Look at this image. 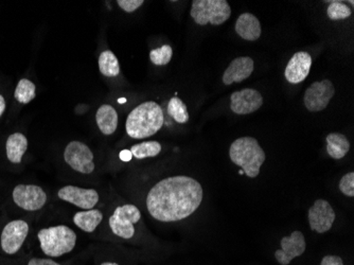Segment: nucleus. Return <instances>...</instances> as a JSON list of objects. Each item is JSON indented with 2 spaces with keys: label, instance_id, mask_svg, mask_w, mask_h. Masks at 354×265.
Wrapping results in <instances>:
<instances>
[{
  "label": "nucleus",
  "instance_id": "1",
  "mask_svg": "<svg viewBox=\"0 0 354 265\" xmlns=\"http://www.w3.org/2000/svg\"><path fill=\"white\" fill-rule=\"evenodd\" d=\"M204 191L196 179L186 175L167 177L149 191L147 208L159 222L189 218L202 204Z\"/></svg>",
  "mask_w": 354,
  "mask_h": 265
},
{
  "label": "nucleus",
  "instance_id": "2",
  "mask_svg": "<svg viewBox=\"0 0 354 265\" xmlns=\"http://www.w3.org/2000/svg\"><path fill=\"white\" fill-rule=\"evenodd\" d=\"M162 107L153 101L142 103L127 116L125 129L131 138L143 139L156 134L164 125Z\"/></svg>",
  "mask_w": 354,
  "mask_h": 265
},
{
  "label": "nucleus",
  "instance_id": "3",
  "mask_svg": "<svg viewBox=\"0 0 354 265\" xmlns=\"http://www.w3.org/2000/svg\"><path fill=\"white\" fill-rule=\"evenodd\" d=\"M230 157L250 179L259 175L260 168L266 158L263 149L252 137H242L234 140L230 147Z\"/></svg>",
  "mask_w": 354,
  "mask_h": 265
},
{
  "label": "nucleus",
  "instance_id": "4",
  "mask_svg": "<svg viewBox=\"0 0 354 265\" xmlns=\"http://www.w3.org/2000/svg\"><path fill=\"white\" fill-rule=\"evenodd\" d=\"M37 238L41 252L50 258H59L73 252L77 244V234L66 225L41 229Z\"/></svg>",
  "mask_w": 354,
  "mask_h": 265
},
{
  "label": "nucleus",
  "instance_id": "5",
  "mask_svg": "<svg viewBox=\"0 0 354 265\" xmlns=\"http://www.w3.org/2000/svg\"><path fill=\"white\" fill-rule=\"evenodd\" d=\"M190 15L198 25L220 26L230 19L232 9L226 0H194Z\"/></svg>",
  "mask_w": 354,
  "mask_h": 265
},
{
  "label": "nucleus",
  "instance_id": "6",
  "mask_svg": "<svg viewBox=\"0 0 354 265\" xmlns=\"http://www.w3.org/2000/svg\"><path fill=\"white\" fill-rule=\"evenodd\" d=\"M141 219V213L135 205H123L115 209L109 223L113 234L119 238L132 239L135 235V224Z\"/></svg>",
  "mask_w": 354,
  "mask_h": 265
},
{
  "label": "nucleus",
  "instance_id": "7",
  "mask_svg": "<svg viewBox=\"0 0 354 265\" xmlns=\"http://www.w3.org/2000/svg\"><path fill=\"white\" fill-rule=\"evenodd\" d=\"M64 159L73 170L82 174H91L95 170L93 153L81 141H71L68 143L64 151Z\"/></svg>",
  "mask_w": 354,
  "mask_h": 265
},
{
  "label": "nucleus",
  "instance_id": "8",
  "mask_svg": "<svg viewBox=\"0 0 354 265\" xmlns=\"http://www.w3.org/2000/svg\"><path fill=\"white\" fill-rule=\"evenodd\" d=\"M335 89L330 80L314 82L304 93V105L309 111H322L329 105L334 97Z\"/></svg>",
  "mask_w": 354,
  "mask_h": 265
},
{
  "label": "nucleus",
  "instance_id": "9",
  "mask_svg": "<svg viewBox=\"0 0 354 265\" xmlns=\"http://www.w3.org/2000/svg\"><path fill=\"white\" fill-rule=\"evenodd\" d=\"M29 234V225L26 221L15 220L3 227L0 236V245L8 255H15L21 250Z\"/></svg>",
  "mask_w": 354,
  "mask_h": 265
},
{
  "label": "nucleus",
  "instance_id": "10",
  "mask_svg": "<svg viewBox=\"0 0 354 265\" xmlns=\"http://www.w3.org/2000/svg\"><path fill=\"white\" fill-rule=\"evenodd\" d=\"M14 203L27 211H37L45 206L47 194L37 185H19L13 190Z\"/></svg>",
  "mask_w": 354,
  "mask_h": 265
},
{
  "label": "nucleus",
  "instance_id": "11",
  "mask_svg": "<svg viewBox=\"0 0 354 265\" xmlns=\"http://www.w3.org/2000/svg\"><path fill=\"white\" fill-rule=\"evenodd\" d=\"M59 200L71 203L79 208L89 210L99 203V194L93 189L80 188L75 186H65L57 192Z\"/></svg>",
  "mask_w": 354,
  "mask_h": 265
},
{
  "label": "nucleus",
  "instance_id": "12",
  "mask_svg": "<svg viewBox=\"0 0 354 265\" xmlns=\"http://www.w3.org/2000/svg\"><path fill=\"white\" fill-rule=\"evenodd\" d=\"M263 105V97L256 89H246L234 91L230 95V109L238 115L254 113Z\"/></svg>",
  "mask_w": 354,
  "mask_h": 265
},
{
  "label": "nucleus",
  "instance_id": "13",
  "mask_svg": "<svg viewBox=\"0 0 354 265\" xmlns=\"http://www.w3.org/2000/svg\"><path fill=\"white\" fill-rule=\"evenodd\" d=\"M335 221V212L329 202L317 200L309 210V223L312 230L325 234L331 229Z\"/></svg>",
  "mask_w": 354,
  "mask_h": 265
},
{
  "label": "nucleus",
  "instance_id": "14",
  "mask_svg": "<svg viewBox=\"0 0 354 265\" xmlns=\"http://www.w3.org/2000/svg\"><path fill=\"white\" fill-rule=\"evenodd\" d=\"M281 250H276L275 258L280 265H288L294 259L306 252V239L300 231H294L290 237H284L280 241Z\"/></svg>",
  "mask_w": 354,
  "mask_h": 265
},
{
  "label": "nucleus",
  "instance_id": "15",
  "mask_svg": "<svg viewBox=\"0 0 354 265\" xmlns=\"http://www.w3.org/2000/svg\"><path fill=\"white\" fill-rule=\"evenodd\" d=\"M312 66V57L308 53H297L292 57L286 66V79L291 84H298L307 79Z\"/></svg>",
  "mask_w": 354,
  "mask_h": 265
},
{
  "label": "nucleus",
  "instance_id": "16",
  "mask_svg": "<svg viewBox=\"0 0 354 265\" xmlns=\"http://www.w3.org/2000/svg\"><path fill=\"white\" fill-rule=\"evenodd\" d=\"M254 69L252 59L248 57H241L234 59L228 66L223 75V83L232 85V83H240L248 79Z\"/></svg>",
  "mask_w": 354,
  "mask_h": 265
},
{
  "label": "nucleus",
  "instance_id": "17",
  "mask_svg": "<svg viewBox=\"0 0 354 265\" xmlns=\"http://www.w3.org/2000/svg\"><path fill=\"white\" fill-rule=\"evenodd\" d=\"M236 31L242 39L254 42L261 37L262 29L259 19L254 14L243 13L239 16L236 21Z\"/></svg>",
  "mask_w": 354,
  "mask_h": 265
},
{
  "label": "nucleus",
  "instance_id": "18",
  "mask_svg": "<svg viewBox=\"0 0 354 265\" xmlns=\"http://www.w3.org/2000/svg\"><path fill=\"white\" fill-rule=\"evenodd\" d=\"M95 121L102 134L111 135L116 131L118 127V113L114 107L109 104L99 107L95 113Z\"/></svg>",
  "mask_w": 354,
  "mask_h": 265
},
{
  "label": "nucleus",
  "instance_id": "19",
  "mask_svg": "<svg viewBox=\"0 0 354 265\" xmlns=\"http://www.w3.org/2000/svg\"><path fill=\"white\" fill-rule=\"evenodd\" d=\"M103 220V213L99 209L79 211L73 215V223L85 232H93Z\"/></svg>",
  "mask_w": 354,
  "mask_h": 265
},
{
  "label": "nucleus",
  "instance_id": "20",
  "mask_svg": "<svg viewBox=\"0 0 354 265\" xmlns=\"http://www.w3.org/2000/svg\"><path fill=\"white\" fill-rule=\"evenodd\" d=\"M28 149V139L21 133H14L8 138L6 143L7 157L9 161L19 165L23 161L24 154Z\"/></svg>",
  "mask_w": 354,
  "mask_h": 265
},
{
  "label": "nucleus",
  "instance_id": "21",
  "mask_svg": "<svg viewBox=\"0 0 354 265\" xmlns=\"http://www.w3.org/2000/svg\"><path fill=\"white\" fill-rule=\"evenodd\" d=\"M327 152L333 159H342L348 154L350 143L345 135L332 133L327 136Z\"/></svg>",
  "mask_w": 354,
  "mask_h": 265
},
{
  "label": "nucleus",
  "instance_id": "22",
  "mask_svg": "<svg viewBox=\"0 0 354 265\" xmlns=\"http://www.w3.org/2000/svg\"><path fill=\"white\" fill-rule=\"evenodd\" d=\"M99 69L105 77H117L120 73V65L116 55L111 51L101 53L99 57Z\"/></svg>",
  "mask_w": 354,
  "mask_h": 265
},
{
  "label": "nucleus",
  "instance_id": "23",
  "mask_svg": "<svg viewBox=\"0 0 354 265\" xmlns=\"http://www.w3.org/2000/svg\"><path fill=\"white\" fill-rule=\"evenodd\" d=\"M133 157L137 159H145L155 157L162 152V145L158 141H145L131 147Z\"/></svg>",
  "mask_w": 354,
  "mask_h": 265
},
{
  "label": "nucleus",
  "instance_id": "24",
  "mask_svg": "<svg viewBox=\"0 0 354 265\" xmlns=\"http://www.w3.org/2000/svg\"><path fill=\"white\" fill-rule=\"evenodd\" d=\"M17 102L21 104H28L35 98V85L33 82L28 79H23L19 82L14 93Z\"/></svg>",
  "mask_w": 354,
  "mask_h": 265
},
{
  "label": "nucleus",
  "instance_id": "25",
  "mask_svg": "<svg viewBox=\"0 0 354 265\" xmlns=\"http://www.w3.org/2000/svg\"><path fill=\"white\" fill-rule=\"evenodd\" d=\"M168 113L176 122L186 123L189 121L188 109L180 98L171 99L168 104Z\"/></svg>",
  "mask_w": 354,
  "mask_h": 265
},
{
  "label": "nucleus",
  "instance_id": "26",
  "mask_svg": "<svg viewBox=\"0 0 354 265\" xmlns=\"http://www.w3.org/2000/svg\"><path fill=\"white\" fill-rule=\"evenodd\" d=\"M327 14L331 21H342L350 17L352 11L347 5L341 1H332L328 8Z\"/></svg>",
  "mask_w": 354,
  "mask_h": 265
},
{
  "label": "nucleus",
  "instance_id": "27",
  "mask_svg": "<svg viewBox=\"0 0 354 265\" xmlns=\"http://www.w3.org/2000/svg\"><path fill=\"white\" fill-rule=\"evenodd\" d=\"M173 51L171 46L165 45L157 49H153L150 53V60L157 66L167 65L172 59Z\"/></svg>",
  "mask_w": 354,
  "mask_h": 265
},
{
  "label": "nucleus",
  "instance_id": "28",
  "mask_svg": "<svg viewBox=\"0 0 354 265\" xmlns=\"http://www.w3.org/2000/svg\"><path fill=\"white\" fill-rule=\"evenodd\" d=\"M339 190L342 191L343 194L346 197H354V173L350 172L348 174L344 175L339 181Z\"/></svg>",
  "mask_w": 354,
  "mask_h": 265
},
{
  "label": "nucleus",
  "instance_id": "29",
  "mask_svg": "<svg viewBox=\"0 0 354 265\" xmlns=\"http://www.w3.org/2000/svg\"><path fill=\"white\" fill-rule=\"evenodd\" d=\"M117 3L123 11L127 12V13H132V12L136 11L138 8H140L145 3V1L143 0H119Z\"/></svg>",
  "mask_w": 354,
  "mask_h": 265
},
{
  "label": "nucleus",
  "instance_id": "30",
  "mask_svg": "<svg viewBox=\"0 0 354 265\" xmlns=\"http://www.w3.org/2000/svg\"><path fill=\"white\" fill-rule=\"evenodd\" d=\"M320 265H344L343 259L339 256L324 257Z\"/></svg>",
  "mask_w": 354,
  "mask_h": 265
},
{
  "label": "nucleus",
  "instance_id": "31",
  "mask_svg": "<svg viewBox=\"0 0 354 265\" xmlns=\"http://www.w3.org/2000/svg\"><path fill=\"white\" fill-rule=\"evenodd\" d=\"M28 265H61L53 259L32 258Z\"/></svg>",
  "mask_w": 354,
  "mask_h": 265
},
{
  "label": "nucleus",
  "instance_id": "32",
  "mask_svg": "<svg viewBox=\"0 0 354 265\" xmlns=\"http://www.w3.org/2000/svg\"><path fill=\"white\" fill-rule=\"evenodd\" d=\"M133 155L131 151L124 150L120 153L121 161H130L132 159Z\"/></svg>",
  "mask_w": 354,
  "mask_h": 265
},
{
  "label": "nucleus",
  "instance_id": "33",
  "mask_svg": "<svg viewBox=\"0 0 354 265\" xmlns=\"http://www.w3.org/2000/svg\"><path fill=\"white\" fill-rule=\"evenodd\" d=\"M6 111V101L5 98L3 95H0V117L3 116V113H5Z\"/></svg>",
  "mask_w": 354,
  "mask_h": 265
},
{
  "label": "nucleus",
  "instance_id": "34",
  "mask_svg": "<svg viewBox=\"0 0 354 265\" xmlns=\"http://www.w3.org/2000/svg\"><path fill=\"white\" fill-rule=\"evenodd\" d=\"M100 265H119L118 263L115 262H103Z\"/></svg>",
  "mask_w": 354,
  "mask_h": 265
}]
</instances>
